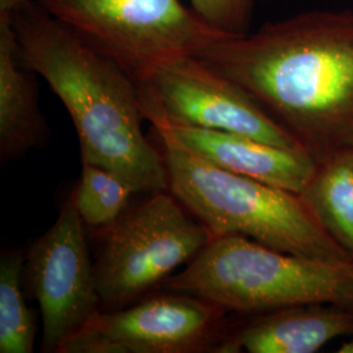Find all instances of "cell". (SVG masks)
Returning a JSON list of instances; mask_svg holds the SVG:
<instances>
[{
	"instance_id": "cell-1",
	"label": "cell",
	"mask_w": 353,
	"mask_h": 353,
	"mask_svg": "<svg viewBox=\"0 0 353 353\" xmlns=\"http://www.w3.org/2000/svg\"><path fill=\"white\" fill-rule=\"evenodd\" d=\"M198 58L245 90L316 163L353 151V11L313 10Z\"/></svg>"
},
{
	"instance_id": "cell-2",
	"label": "cell",
	"mask_w": 353,
	"mask_h": 353,
	"mask_svg": "<svg viewBox=\"0 0 353 353\" xmlns=\"http://www.w3.org/2000/svg\"><path fill=\"white\" fill-rule=\"evenodd\" d=\"M19 55L70 114L81 164L110 169L139 191H169L164 154L147 139L137 83L30 0L10 16Z\"/></svg>"
},
{
	"instance_id": "cell-3",
	"label": "cell",
	"mask_w": 353,
	"mask_h": 353,
	"mask_svg": "<svg viewBox=\"0 0 353 353\" xmlns=\"http://www.w3.org/2000/svg\"><path fill=\"white\" fill-rule=\"evenodd\" d=\"M159 137L164 143L169 191L214 239L236 234L279 252L353 262L321 227L300 194L230 173L174 140Z\"/></svg>"
},
{
	"instance_id": "cell-4",
	"label": "cell",
	"mask_w": 353,
	"mask_h": 353,
	"mask_svg": "<svg viewBox=\"0 0 353 353\" xmlns=\"http://www.w3.org/2000/svg\"><path fill=\"white\" fill-rule=\"evenodd\" d=\"M164 287L216 303L228 313L258 314L309 303L353 309V262L279 252L230 234L210 241Z\"/></svg>"
},
{
	"instance_id": "cell-5",
	"label": "cell",
	"mask_w": 353,
	"mask_h": 353,
	"mask_svg": "<svg viewBox=\"0 0 353 353\" xmlns=\"http://www.w3.org/2000/svg\"><path fill=\"white\" fill-rule=\"evenodd\" d=\"M90 49L119 65L137 85L165 67L232 37L181 0H37Z\"/></svg>"
},
{
	"instance_id": "cell-6",
	"label": "cell",
	"mask_w": 353,
	"mask_h": 353,
	"mask_svg": "<svg viewBox=\"0 0 353 353\" xmlns=\"http://www.w3.org/2000/svg\"><path fill=\"white\" fill-rule=\"evenodd\" d=\"M186 211L172 192L159 191L102 229L105 239L94 263L101 310L135 303L214 239Z\"/></svg>"
},
{
	"instance_id": "cell-7",
	"label": "cell",
	"mask_w": 353,
	"mask_h": 353,
	"mask_svg": "<svg viewBox=\"0 0 353 353\" xmlns=\"http://www.w3.org/2000/svg\"><path fill=\"white\" fill-rule=\"evenodd\" d=\"M168 292L99 312L62 353L214 352L227 332V310L189 293Z\"/></svg>"
},
{
	"instance_id": "cell-8",
	"label": "cell",
	"mask_w": 353,
	"mask_h": 353,
	"mask_svg": "<svg viewBox=\"0 0 353 353\" xmlns=\"http://www.w3.org/2000/svg\"><path fill=\"white\" fill-rule=\"evenodd\" d=\"M84 225L68 198L54 225L26 252L24 280L42 316V352H63L101 312Z\"/></svg>"
},
{
	"instance_id": "cell-9",
	"label": "cell",
	"mask_w": 353,
	"mask_h": 353,
	"mask_svg": "<svg viewBox=\"0 0 353 353\" xmlns=\"http://www.w3.org/2000/svg\"><path fill=\"white\" fill-rule=\"evenodd\" d=\"M138 90L144 119L160 115L172 125L227 131L303 151L245 90L198 57L165 67Z\"/></svg>"
},
{
	"instance_id": "cell-10",
	"label": "cell",
	"mask_w": 353,
	"mask_h": 353,
	"mask_svg": "<svg viewBox=\"0 0 353 353\" xmlns=\"http://www.w3.org/2000/svg\"><path fill=\"white\" fill-rule=\"evenodd\" d=\"M147 121L157 135L174 140L208 163L290 192L300 194L316 170V161L306 152L241 134L172 125L160 115H150Z\"/></svg>"
},
{
	"instance_id": "cell-11",
	"label": "cell",
	"mask_w": 353,
	"mask_h": 353,
	"mask_svg": "<svg viewBox=\"0 0 353 353\" xmlns=\"http://www.w3.org/2000/svg\"><path fill=\"white\" fill-rule=\"evenodd\" d=\"M353 335V309L326 303L296 305L254 314L228 328L214 353H314Z\"/></svg>"
},
{
	"instance_id": "cell-12",
	"label": "cell",
	"mask_w": 353,
	"mask_h": 353,
	"mask_svg": "<svg viewBox=\"0 0 353 353\" xmlns=\"http://www.w3.org/2000/svg\"><path fill=\"white\" fill-rule=\"evenodd\" d=\"M34 71L23 63L11 19L0 17V160L14 161L49 140Z\"/></svg>"
},
{
	"instance_id": "cell-13",
	"label": "cell",
	"mask_w": 353,
	"mask_h": 353,
	"mask_svg": "<svg viewBox=\"0 0 353 353\" xmlns=\"http://www.w3.org/2000/svg\"><path fill=\"white\" fill-rule=\"evenodd\" d=\"M300 196L321 227L353 259V151L316 163Z\"/></svg>"
},
{
	"instance_id": "cell-14",
	"label": "cell",
	"mask_w": 353,
	"mask_h": 353,
	"mask_svg": "<svg viewBox=\"0 0 353 353\" xmlns=\"http://www.w3.org/2000/svg\"><path fill=\"white\" fill-rule=\"evenodd\" d=\"M26 255L4 252L0 259V353H32L36 319L28 307L21 280Z\"/></svg>"
},
{
	"instance_id": "cell-15",
	"label": "cell",
	"mask_w": 353,
	"mask_h": 353,
	"mask_svg": "<svg viewBox=\"0 0 353 353\" xmlns=\"http://www.w3.org/2000/svg\"><path fill=\"white\" fill-rule=\"evenodd\" d=\"M135 192L138 190L113 170L83 164L80 179L70 198L84 224L102 230L126 212Z\"/></svg>"
},
{
	"instance_id": "cell-16",
	"label": "cell",
	"mask_w": 353,
	"mask_h": 353,
	"mask_svg": "<svg viewBox=\"0 0 353 353\" xmlns=\"http://www.w3.org/2000/svg\"><path fill=\"white\" fill-rule=\"evenodd\" d=\"M259 0H190L191 8L216 30L228 36L250 32L254 8Z\"/></svg>"
},
{
	"instance_id": "cell-17",
	"label": "cell",
	"mask_w": 353,
	"mask_h": 353,
	"mask_svg": "<svg viewBox=\"0 0 353 353\" xmlns=\"http://www.w3.org/2000/svg\"><path fill=\"white\" fill-rule=\"evenodd\" d=\"M30 0H0V17H10Z\"/></svg>"
},
{
	"instance_id": "cell-18",
	"label": "cell",
	"mask_w": 353,
	"mask_h": 353,
	"mask_svg": "<svg viewBox=\"0 0 353 353\" xmlns=\"http://www.w3.org/2000/svg\"><path fill=\"white\" fill-rule=\"evenodd\" d=\"M339 353H353V335L350 336V339L344 341L341 345V348L338 350Z\"/></svg>"
}]
</instances>
